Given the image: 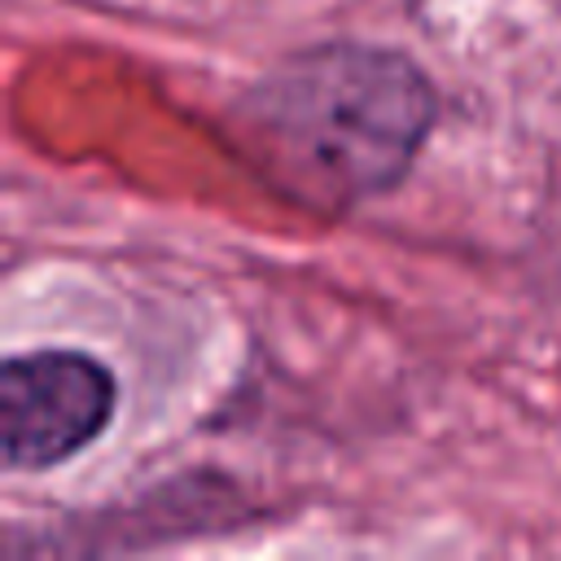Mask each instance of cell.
<instances>
[{
  "label": "cell",
  "mask_w": 561,
  "mask_h": 561,
  "mask_svg": "<svg viewBox=\"0 0 561 561\" xmlns=\"http://www.w3.org/2000/svg\"><path fill=\"white\" fill-rule=\"evenodd\" d=\"M118 381L88 355L44 346L0 368V456L9 473H44L88 451L114 421Z\"/></svg>",
  "instance_id": "7a4b0ae2"
},
{
  "label": "cell",
  "mask_w": 561,
  "mask_h": 561,
  "mask_svg": "<svg viewBox=\"0 0 561 561\" xmlns=\"http://www.w3.org/2000/svg\"><path fill=\"white\" fill-rule=\"evenodd\" d=\"M254 162L307 206H359L390 193L438 123V88L399 48L311 44L232 105Z\"/></svg>",
  "instance_id": "6da1fadb"
}]
</instances>
